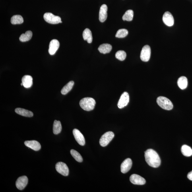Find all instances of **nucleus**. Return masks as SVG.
Returning <instances> with one entry per match:
<instances>
[{
    "instance_id": "6",
    "label": "nucleus",
    "mask_w": 192,
    "mask_h": 192,
    "mask_svg": "<svg viewBox=\"0 0 192 192\" xmlns=\"http://www.w3.org/2000/svg\"><path fill=\"white\" fill-rule=\"evenodd\" d=\"M151 55V49L149 45H146L142 48L141 51L140 58L142 61L148 62L149 60Z\"/></svg>"
},
{
    "instance_id": "15",
    "label": "nucleus",
    "mask_w": 192,
    "mask_h": 192,
    "mask_svg": "<svg viewBox=\"0 0 192 192\" xmlns=\"http://www.w3.org/2000/svg\"><path fill=\"white\" fill-rule=\"evenodd\" d=\"M108 7L106 5H103L100 8L99 13V19L101 22H104L107 19L108 14Z\"/></svg>"
},
{
    "instance_id": "23",
    "label": "nucleus",
    "mask_w": 192,
    "mask_h": 192,
    "mask_svg": "<svg viewBox=\"0 0 192 192\" xmlns=\"http://www.w3.org/2000/svg\"><path fill=\"white\" fill-rule=\"evenodd\" d=\"M62 129L60 121L55 120L53 125V133L55 135H57L61 133Z\"/></svg>"
},
{
    "instance_id": "16",
    "label": "nucleus",
    "mask_w": 192,
    "mask_h": 192,
    "mask_svg": "<svg viewBox=\"0 0 192 192\" xmlns=\"http://www.w3.org/2000/svg\"><path fill=\"white\" fill-rule=\"evenodd\" d=\"M24 144L26 146L35 151H38L40 150L41 148L40 143L38 141L35 140L26 141L25 142Z\"/></svg>"
},
{
    "instance_id": "4",
    "label": "nucleus",
    "mask_w": 192,
    "mask_h": 192,
    "mask_svg": "<svg viewBox=\"0 0 192 192\" xmlns=\"http://www.w3.org/2000/svg\"><path fill=\"white\" fill-rule=\"evenodd\" d=\"M114 137V134L113 132L109 131L105 133L101 137L100 140V145L102 147H105L108 145Z\"/></svg>"
},
{
    "instance_id": "22",
    "label": "nucleus",
    "mask_w": 192,
    "mask_h": 192,
    "mask_svg": "<svg viewBox=\"0 0 192 192\" xmlns=\"http://www.w3.org/2000/svg\"><path fill=\"white\" fill-rule=\"evenodd\" d=\"M32 36V33L31 31H28L25 34H23L21 35L19 40L22 42H26L30 40Z\"/></svg>"
},
{
    "instance_id": "27",
    "label": "nucleus",
    "mask_w": 192,
    "mask_h": 192,
    "mask_svg": "<svg viewBox=\"0 0 192 192\" xmlns=\"http://www.w3.org/2000/svg\"><path fill=\"white\" fill-rule=\"evenodd\" d=\"M133 17V10H129L125 12L123 16V19L124 21H131Z\"/></svg>"
},
{
    "instance_id": "5",
    "label": "nucleus",
    "mask_w": 192,
    "mask_h": 192,
    "mask_svg": "<svg viewBox=\"0 0 192 192\" xmlns=\"http://www.w3.org/2000/svg\"><path fill=\"white\" fill-rule=\"evenodd\" d=\"M44 18L45 21L49 24H56L62 22L60 17L50 13H45L44 15Z\"/></svg>"
},
{
    "instance_id": "11",
    "label": "nucleus",
    "mask_w": 192,
    "mask_h": 192,
    "mask_svg": "<svg viewBox=\"0 0 192 192\" xmlns=\"http://www.w3.org/2000/svg\"><path fill=\"white\" fill-rule=\"evenodd\" d=\"M164 23L168 26H172L174 24V19L172 14L169 12H166L163 16Z\"/></svg>"
},
{
    "instance_id": "18",
    "label": "nucleus",
    "mask_w": 192,
    "mask_h": 192,
    "mask_svg": "<svg viewBox=\"0 0 192 192\" xmlns=\"http://www.w3.org/2000/svg\"><path fill=\"white\" fill-rule=\"evenodd\" d=\"M15 112L19 115L26 117H32L34 115L32 111L21 108H16Z\"/></svg>"
},
{
    "instance_id": "10",
    "label": "nucleus",
    "mask_w": 192,
    "mask_h": 192,
    "mask_svg": "<svg viewBox=\"0 0 192 192\" xmlns=\"http://www.w3.org/2000/svg\"><path fill=\"white\" fill-rule=\"evenodd\" d=\"M28 181V178L26 176L20 177H19L16 181V187L18 189L22 190L26 186Z\"/></svg>"
},
{
    "instance_id": "20",
    "label": "nucleus",
    "mask_w": 192,
    "mask_h": 192,
    "mask_svg": "<svg viewBox=\"0 0 192 192\" xmlns=\"http://www.w3.org/2000/svg\"><path fill=\"white\" fill-rule=\"evenodd\" d=\"M177 83L179 88L181 89H185L187 88L188 84L187 78L184 76L180 77L177 80Z\"/></svg>"
},
{
    "instance_id": "8",
    "label": "nucleus",
    "mask_w": 192,
    "mask_h": 192,
    "mask_svg": "<svg viewBox=\"0 0 192 192\" xmlns=\"http://www.w3.org/2000/svg\"><path fill=\"white\" fill-rule=\"evenodd\" d=\"M129 96L126 92L122 94L119 101L117 106L119 109H122L127 106L129 102Z\"/></svg>"
},
{
    "instance_id": "2",
    "label": "nucleus",
    "mask_w": 192,
    "mask_h": 192,
    "mask_svg": "<svg viewBox=\"0 0 192 192\" xmlns=\"http://www.w3.org/2000/svg\"><path fill=\"white\" fill-rule=\"evenodd\" d=\"M96 104V101L93 98L89 97L85 98L80 100L79 105L81 108L86 111L93 110Z\"/></svg>"
},
{
    "instance_id": "19",
    "label": "nucleus",
    "mask_w": 192,
    "mask_h": 192,
    "mask_svg": "<svg viewBox=\"0 0 192 192\" xmlns=\"http://www.w3.org/2000/svg\"><path fill=\"white\" fill-rule=\"evenodd\" d=\"M112 49V47L111 45L104 44L100 45L98 49L100 53L105 54L110 52Z\"/></svg>"
},
{
    "instance_id": "12",
    "label": "nucleus",
    "mask_w": 192,
    "mask_h": 192,
    "mask_svg": "<svg viewBox=\"0 0 192 192\" xmlns=\"http://www.w3.org/2000/svg\"><path fill=\"white\" fill-rule=\"evenodd\" d=\"M73 133L76 141L80 145L83 146L85 144V140L83 134L80 133L79 130L74 129Z\"/></svg>"
},
{
    "instance_id": "13",
    "label": "nucleus",
    "mask_w": 192,
    "mask_h": 192,
    "mask_svg": "<svg viewBox=\"0 0 192 192\" xmlns=\"http://www.w3.org/2000/svg\"><path fill=\"white\" fill-rule=\"evenodd\" d=\"M133 162L131 159L127 158L124 161L121 166V172L123 174L127 173L130 170Z\"/></svg>"
},
{
    "instance_id": "24",
    "label": "nucleus",
    "mask_w": 192,
    "mask_h": 192,
    "mask_svg": "<svg viewBox=\"0 0 192 192\" xmlns=\"http://www.w3.org/2000/svg\"><path fill=\"white\" fill-rule=\"evenodd\" d=\"M181 151L183 155L186 157H190L192 155V149L187 145H183L181 147Z\"/></svg>"
},
{
    "instance_id": "7",
    "label": "nucleus",
    "mask_w": 192,
    "mask_h": 192,
    "mask_svg": "<svg viewBox=\"0 0 192 192\" xmlns=\"http://www.w3.org/2000/svg\"><path fill=\"white\" fill-rule=\"evenodd\" d=\"M56 169L58 172L64 176H67L69 175V169L65 163L62 162L57 163L56 165Z\"/></svg>"
},
{
    "instance_id": "28",
    "label": "nucleus",
    "mask_w": 192,
    "mask_h": 192,
    "mask_svg": "<svg viewBox=\"0 0 192 192\" xmlns=\"http://www.w3.org/2000/svg\"><path fill=\"white\" fill-rule=\"evenodd\" d=\"M70 152H71V155L76 161L79 162H82L83 158L79 153L74 150H71Z\"/></svg>"
},
{
    "instance_id": "1",
    "label": "nucleus",
    "mask_w": 192,
    "mask_h": 192,
    "mask_svg": "<svg viewBox=\"0 0 192 192\" xmlns=\"http://www.w3.org/2000/svg\"><path fill=\"white\" fill-rule=\"evenodd\" d=\"M145 160L149 166L153 168H158L160 166V159L158 154L153 150L148 149L145 152Z\"/></svg>"
},
{
    "instance_id": "3",
    "label": "nucleus",
    "mask_w": 192,
    "mask_h": 192,
    "mask_svg": "<svg viewBox=\"0 0 192 192\" xmlns=\"http://www.w3.org/2000/svg\"><path fill=\"white\" fill-rule=\"evenodd\" d=\"M157 103L162 108L167 110H172L173 103L168 99L164 96H160L157 99Z\"/></svg>"
},
{
    "instance_id": "17",
    "label": "nucleus",
    "mask_w": 192,
    "mask_h": 192,
    "mask_svg": "<svg viewBox=\"0 0 192 192\" xmlns=\"http://www.w3.org/2000/svg\"><path fill=\"white\" fill-rule=\"evenodd\" d=\"M33 79L32 76L25 75L23 76L22 79V83L23 86L26 88H30L33 84Z\"/></svg>"
},
{
    "instance_id": "26",
    "label": "nucleus",
    "mask_w": 192,
    "mask_h": 192,
    "mask_svg": "<svg viewBox=\"0 0 192 192\" xmlns=\"http://www.w3.org/2000/svg\"><path fill=\"white\" fill-rule=\"evenodd\" d=\"M24 20L22 16L14 15L11 18V23L12 24H20L23 23Z\"/></svg>"
},
{
    "instance_id": "30",
    "label": "nucleus",
    "mask_w": 192,
    "mask_h": 192,
    "mask_svg": "<svg viewBox=\"0 0 192 192\" xmlns=\"http://www.w3.org/2000/svg\"><path fill=\"white\" fill-rule=\"evenodd\" d=\"M126 57V53L125 52L122 50H120L116 53L115 57L120 61H123Z\"/></svg>"
},
{
    "instance_id": "31",
    "label": "nucleus",
    "mask_w": 192,
    "mask_h": 192,
    "mask_svg": "<svg viewBox=\"0 0 192 192\" xmlns=\"http://www.w3.org/2000/svg\"><path fill=\"white\" fill-rule=\"evenodd\" d=\"M187 177L190 180L192 181V171L188 174Z\"/></svg>"
},
{
    "instance_id": "29",
    "label": "nucleus",
    "mask_w": 192,
    "mask_h": 192,
    "mask_svg": "<svg viewBox=\"0 0 192 192\" xmlns=\"http://www.w3.org/2000/svg\"><path fill=\"white\" fill-rule=\"evenodd\" d=\"M128 34V31L125 29H121L117 31L115 36L116 38H122L126 36Z\"/></svg>"
},
{
    "instance_id": "25",
    "label": "nucleus",
    "mask_w": 192,
    "mask_h": 192,
    "mask_svg": "<svg viewBox=\"0 0 192 192\" xmlns=\"http://www.w3.org/2000/svg\"><path fill=\"white\" fill-rule=\"evenodd\" d=\"M74 85V82L73 81L69 82L62 89L61 93L62 94L66 95L71 90Z\"/></svg>"
},
{
    "instance_id": "21",
    "label": "nucleus",
    "mask_w": 192,
    "mask_h": 192,
    "mask_svg": "<svg viewBox=\"0 0 192 192\" xmlns=\"http://www.w3.org/2000/svg\"><path fill=\"white\" fill-rule=\"evenodd\" d=\"M83 37L84 40L87 41L89 44H90L92 42L93 37L91 31L89 29H85L83 33Z\"/></svg>"
},
{
    "instance_id": "14",
    "label": "nucleus",
    "mask_w": 192,
    "mask_h": 192,
    "mask_svg": "<svg viewBox=\"0 0 192 192\" xmlns=\"http://www.w3.org/2000/svg\"><path fill=\"white\" fill-rule=\"evenodd\" d=\"M59 43L56 39L51 40L49 43V54L51 55H54L59 48Z\"/></svg>"
},
{
    "instance_id": "9",
    "label": "nucleus",
    "mask_w": 192,
    "mask_h": 192,
    "mask_svg": "<svg viewBox=\"0 0 192 192\" xmlns=\"http://www.w3.org/2000/svg\"><path fill=\"white\" fill-rule=\"evenodd\" d=\"M131 182L133 184L137 185H143L145 184V179L140 175L133 174L132 175L130 178Z\"/></svg>"
}]
</instances>
